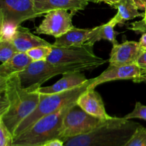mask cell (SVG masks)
<instances>
[{"instance_id": "obj_18", "label": "cell", "mask_w": 146, "mask_h": 146, "mask_svg": "<svg viewBox=\"0 0 146 146\" xmlns=\"http://www.w3.org/2000/svg\"><path fill=\"white\" fill-rule=\"evenodd\" d=\"M91 29H78L74 27L61 36L56 38L53 45L55 46L84 45L88 40Z\"/></svg>"}, {"instance_id": "obj_26", "label": "cell", "mask_w": 146, "mask_h": 146, "mask_svg": "<svg viewBox=\"0 0 146 146\" xmlns=\"http://www.w3.org/2000/svg\"><path fill=\"white\" fill-rule=\"evenodd\" d=\"M136 64L141 69H146V50H143L137 59Z\"/></svg>"}, {"instance_id": "obj_11", "label": "cell", "mask_w": 146, "mask_h": 146, "mask_svg": "<svg viewBox=\"0 0 146 146\" xmlns=\"http://www.w3.org/2000/svg\"><path fill=\"white\" fill-rule=\"evenodd\" d=\"M142 51L139 42L137 41H125L121 44H114L108 60L109 65L125 66L136 64Z\"/></svg>"}, {"instance_id": "obj_31", "label": "cell", "mask_w": 146, "mask_h": 146, "mask_svg": "<svg viewBox=\"0 0 146 146\" xmlns=\"http://www.w3.org/2000/svg\"><path fill=\"white\" fill-rule=\"evenodd\" d=\"M145 83L146 84V69H141V74L139 79L137 81L136 83Z\"/></svg>"}, {"instance_id": "obj_2", "label": "cell", "mask_w": 146, "mask_h": 146, "mask_svg": "<svg viewBox=\"0 0 146 146\" xmlns=\"http://www.w3.org/2000/svg\"><path fill=\"white\" fill-rule=\"evenodd\" d=\"M140 124L113 117L88 133L67 140L65 146H124Z\"/></svg>"}, {"instance_id": "obj_30", "label": "cell", "mask_w": 146, "mask_h": 146, "mask_svg": "<svg viewBox=\"0 0 146 146\" xmlns=\"http://www.w3.org/2000/svg\"><path fill=\"white\" fill-rule=\"evenodd\" d=\"M139 44L143 50H146V32L142 34L139 41Z\"/></svg>"}, {"instance_id": "obj_15", "label": "cell", "mask_w": 146, "mask_h": 146, "mask_svg": "<svg viewBox=\"0 0 146 146\" xmlns=\"http://www.w3.org/2000/svg\"><path fill=\"white\" fill-rule=\"evenodd\" d=\"M88 80L85 75L80 71L66 73L63 75L59 81L53 85L40 87L38 89V92L41 94H53L64 92L83 85Z\"/></svg>"}, {"instance_id": "obj_8", "label": "cell", "mask_w": 146, "mask_h": 146, "mask_svg": "<svg viewBox=\"0 0 146 146\" xmlns=\"http://www.w3.org/2000/svg\"><path fill=\"white\" fill-rule=\"evenodd\" d=\"M94 53L92 46L84 45L71 46H52V51L46 61L52 64L90 62L102 60Z\"/></svg>"}, {"instance_id": "obj_27", "label": "cell", "mask_w": 146, "mask_h": 146, "mask_svg": "<svg viewBox=\"0 0 146 146\" xmlns=\"http://www.w3.org/2000/svg\"><path fill=\"white\" fill-rule=\"evenodd\" d=\"M39 146H65V143L59 138H55L46 141Z\"/></svg>"}, {"instance_id": "obj_6", "label": "cell", "mask_w": 146, "mask_h": 146, "mask_svg": "<svg viewBox=\"0 0 146 146\" xmlns=\"http://www.w3.org/2000/svg\"><path fill=\"white\" fill-rule=\"evenodd\" d=\"M107 121L90 115L75 102L68 108L64 115L60 139L66 142L71 138L88 133Z\"/></svg>"}, {"instance_id": "obj_23", "label": "cell", "mask_w": 146, "mask_h": 146, "mask_svg": "<svg viewBox=\"0 0 146 146\" xmlns=\"http://www.w3.org/2000/svg\"><path fill=\"white\" fill-rule=\"evenodd\" d=\"M14 135L0 120V146H13Z\"/></svg>"}, {"instance_id": "obj_5", "label": "cell", "mask_w": 146, "mask_h": 146, "mask_svg": "<svg viewBox=\"0 0 146 146\" xmlns=\"http://www.w3.org/2000/svg\"><path fill=\"white\" fill-rule=\"evenodd\" d=\"M74 103L42 117L27 131L14 138L13 146H39L50 140L60 139L63 119Z\"/></svg>"}, {"instance_id": "obj_16", "label": "cell", "mask_w": 146, "mask_h": 146, "mask_svg": "<svg viewBox=\"0 0 146 146\" xmlns=\"http://www.w3.org/2000/svg\"><path fill=\"white\" fill-rule=\"evenodd\" d=\"M32 62L27 53H17L9 61L0 65V81H4L22 72Z\"/></svg>"}, {"instance_id": "obj_24", "label": "cell", "mask_w": 146, "mask_h": 146, "mask_svg": "<svg viewBox=\"0 0 146 146\" xmlns=\"http://www.w3.org/2000/svg\"><path fill=\"white\" fill-rule=\"evenodd\" d=\"M124 118L128 120H131L133 118H138V119L146 121V106L138 101L135 103L133 111L125 115Z\"/></svg>"}, {"instance_id": "obj_29", "label": "cell", "mask_w": 146, "mask_h": 146, "mask_svg": "<svg viewBox=\"0 0 146 146\" xmlns=\"http://www.w3.org/2000/svg\"><path fill=\"white\" fill-rule=\"evenodd\" d=\"M88 1H94V2L98 3V2H104L106 3V4H109L111 7H113L115 5V4H118L121 0H88Z\"/></svg>"}, {"instance_id": "obj_14", "label": "cell", "mask_w": 146, "mask_h": 146, "mask_svg": "<svg viewBox=\"0 0 146 146\" xmlns=\"http://www.w3.org/2000/svg\"><path fill=\"white\" fill-rule=\"evenodd\" d=\"M88 0H34L35 11L39 17L53 10H69L76 14L84 10Z\"/></svg>"}, {"instance_id": "obj_7", "label": "cell", "mask_w": 146, "mask_h": 146, "mask_svg": "<svg viewBox=\"0 0 146 146\" xmlns=\"http://www.w3.org/2000/svg\"><path fill=\"white\" fill-rule=\"evenodd\" d=\"M36 14L34 0H0L1 27L15 29L27 20L34 19Z\"/></svg>"}, {"instance_id": "obj_12", "label": "cell", "mask_w": 146, "mask_h": 146, "mask_svg": "<svg viewBox=\"0 0 146 146\" xmlns=\"http://www.w3.org/2000/svg\"><path fill=\"white\" fill-rule=\"evenodd\" d=\"M76 104L88 114L100 119L107 121L113 118L107 113L102 97L95 89L87 88L78 97Z\"/></svg>"}, {"instance_id": "obj_4", "label": "cell", "mask_w": 146, "mask_h": 146, "mask_svg": "<svg viewBox=\"0 0 146 146\" xmlns=\"http://www.w3.org/2000/svg\"><path fill=\"white\" fill-rule=\"evenodd\" d=\"M94 78L88 79L80 86L64 92L53 94H40V101L36 109L21 123L14 133V138L22 133L37 121L48 114L53 113L67 105L76 102L78 97L86 91Z\"/></svg>"}, {"instance_id": "obj_21", "label": "cell", "mask_w": 146, "mask_h": 146, "mask_svg": "<svg viewBox=\"0 0 146 146\" xmlns=\"http://www.w3.org/2000/svg\"><path fill=\"white\" fill-rule=\"evenodd\" d=\"M52 51V46H37L27 51V54L33 61H46Z\"/></svg>"}, {"instance_id": "obj_25", "label": "cell", "mask_w": 146, "mask_h": 146, "mask_svg": "<svg viewBox=\"0 0 146 146\" xmlns=\"http://www.w3.org/2000/svg\"><path fill=\"white\" fill-rule=\"evenodd\" d=\"M128 29L135 31L137 34H143V33L146 32V25L141 24V23L138 22V21L131 23L129 27H128Z\"/></svg>"}, {"instance_id": "obj_17", "label": "cell", "mask_w": 146, "mask_h": 146, "mask_svg": "<svg viewBox=\"0 0 146 146\" xmlns=\"http://www.w3.org/2000/svg\"><path fill=\"white\" fill-rule=\"evenodd\" d=\"M114 8L118 9V12L109 21L114 27L117 24L123 25L128 20L133 19L139 17H143V13H140L138 11L139 9L132 0H121L114 6Z\"/></svg>"}, {"instance_id": "obj_3", "label": "cell", "mask_w": 146, "mask_h": 146, "mask_svg": "<svg viewBox=\"0 0 146 146\" xmlns=\"http://www.w3.org/2000/svg\"><path fill=\"white\" fill-rule=\"evenodd\" d=\"M108 61L102 60L90 62L52 64L48 61H33L24 71L18 74L21 85L24 88L41 86L52 77L71 72H82L95 69Z\"/></svg>"}, {"instance_id": "obj_22", "label": "cell", "mask_w": 146, "mask_h": 146, "mask_svg": "<svg viewBox=\"0 0 146 146\" xmlns=\"http://www.w3.org/2000/svg\"><path fill=\"white\" fill-rule=\"evenodd\" d=\"M124 146H146V128L140 124Z\"/></svg>"}, {"instance_id": "obj_28", "label": "cell", "mask_w": 146, "mask_h": 146, "mask_svg": "<svg viewBox=\"0 0 146 146\" xmlns=\"http://www.w3.org/2000/svg\"><path fill=\"white\" fill-rule=\"evenodd\" d=\"M138 9L145 10L146 9V0H132Z\"/></svg>"}, {"instance_id": "obj_13", "label": "cell", "mask_w": 146, "mask_h": 146, "mask_svg": "<svg viewBox=\"0 0 146 146\" xmlns=\"http://www.w3.org/2000/svg\"><path fill=\"white\" fill-rule=\"evenodd\" d=\"M11 41L18 52L26 53L29 50L37 46H52L53 44H50L46 40L34 35L29 29L19 25L14 29L12 35L10 37Z\"/></svg>"}, {"instance_id": "obj_32", "label": "cell", "mask_w": 146, "mask_h": 146, "mask_svg": "<svg viewBox=\"0 0 146 146\" xmlns=\"http://www.w3.org/2000/svg\"><path fill=\"white\" fill-rule=\"evenodd\" d=\"M145 12L143 13V19L141 21H138V22L141 23V24H143V25H146V9L145 10Z\"/></svg>"}, {"instance_id": "obj_9", "label": "cell", "mask_w": 146, "mask_h": 146, "mask_svg": "<svg viewBox=\"0 0 146 146\" xmlns=\"http://www.w3.org/2000/svg\"><path fill=\"white\" fill-rule=\"evenodd\" d=\"M74 14L64 9L49 11L45 14L42 22L36 27V33L58 38L74 28L72 18Z\"/></svg>"}, {"instance_id": "obj_19", "label": "cell", "mask_w": 146, "mask_h": 146, "mask_svg": "<svg viewBox=\"0 0 146 146\" xmlns=\"http://www.w3.org/2000/svg\"><path fill=\"white\" fill-rule=\"evenodd\" d=\"M114 27H115L108 21L106 24L92 28L85 44L93 46L96 42L101 40H107L112 43L113 45L118 44L116 36L119 33L114 30Z\"/></svg>"}, {"instance_id": "obj_10", "label": "cell", "mask_w": 146, "mask_h": 146, "mask_svg": "<svg viewBox=\"0 0 146 146\" xmlns=\"http://www.w3.org/2000/svg\"><path fill=\"white\" fill-rule=\"evenodd\" d=\"M141 74V68L136 64L125 66L109 65L104 72L94 78L88 88L95 89L101 84L117 80H133L134 83H136Z\"/></svg>"}, {"instance_id": "obj_1", "label": "cell", "mask_w": 146, "mask_h": 146, "mask_svg": "<svg viewBox=\"0 0 146 146\" xmlns=\"http://www.w3.org/2000/svg\"><path fill=\"white\" fill-rule=\"evenodd\" d=\"M39 88L23 87L18 74L0 81V120L13 135L21 123L39 104Z\"/></svg>"}, {"instance_id": "obj_20", "label": "cell", "mask_w": 146, "mask_h": 146, "mask_svg": "<svg viewBox=\"0 0 146 146\" xmlns=\"http://www.w3.org/2000/svg\"><path fill=\"white\" fill-rule=\"evenodd\" d=\"M18 51L10 38H0V61L1 64L12 58Z\"/></svg>"}]
</instances>
